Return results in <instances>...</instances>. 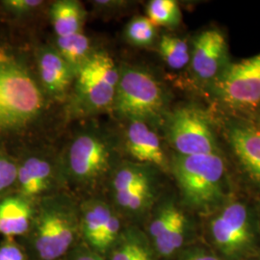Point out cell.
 <instances>
[{"instance_id": "obj_19", "label": "cell", "mask_w": 260, "mask_h": 260, "mask_svg": "<svg viewBox=\"0 0 260 260\" xmlns=\"http://www.w3.org/2000/svg\"><path fill=\"white\" fill-rule=\"evenodd\" d=\"M230 141L243 167L254 180L260 182V130L237 125L231 130Z\"/></svg>"}, {"instance_id": "obj_9", "label": "cell", "mask_w": 260, "mask_h": 260, "mask_svg": "<svg viewBox=\"0 0 260 260\" xmlns=\"http://www.w3.org/2000/svg\"><path fill=\"white\" fill-rule=\"evenodd\" d=\"M81 242L105 256L127 224L103 193L79 198Z\"/></svg>"}, {"instance_id": "obj_10", "label": "cell", "mask_w": 260, "mask_h": 260, "mask_svg": "<svg viewBox=\"0 0 260 260\" xmlns=\"http://www.w3.org/2000/svg\"><path fill=\"white\" fill-rule=\"evenodd\" d=\"M165 130L169 143L180 155L217 153L213 130L205 112L183 105L167 113Z\"/></svg>"}, {"instance_id": "obj_12", "label": "cell", "mask_w": 260, "mask_h": 260, "mask_svg": "<svg viewBox=\"0 0 260 260\" xmlns=\"http://www.w3.org/2000/svg\"><path fill=\"white\" fill-rule=\"evenodd\" d=\"M159 258H170L182 249L188 233V219L172 201L154 210L145 231Z\"/></svg>"}, {"instance_id": "obj_1", "label": "cell", "mask_w": 260, "mask_h": 260, "mask_svg": "<svg viewBox=\"0 0 260 260\" xmlns=\"http://www.w3.org/2000/svg\"><path fill=\"white\" fill-rule=\"evenodd\" d=\"M48 99L19 57L0 48V147L22 139L42 120Z\"/></svg>"}, {"instance_id": "obj_17", "label": "cell", "mask_w": 260, "mask_h": 260, "mask_svg": "<svg viewBox=\"0 0 260 260\" xmlns=\"http://www.w3.org/2000/svg\"><path fill=\"white\" fill-rule=\"evenodd\" d=\"M37 203L14 191L0 198V236L23 238L33 223Z\"/></svg>"}, {"instance_id": "obj_30", "label": "cell", "mask_w": 260, "mask_h": 260, "mask_svg": "<svg viewBox=\"0 0 260 260\" xmlns=\"http://www.w3.org/2000/svg\"><path fill=\"white\" fill-rule=\"evenodd\" d=\"M180 260H219L215 255L206 254L202 251H193L187 252L180 256Z\"/></svg>"}, {"instance_id": "obj_20", "label": "cell", "mask_w": 260, "mask_h": 260, "mask_svg": "<svg viewBox=\"0 0 260 260\" xmlns=\"http://www.w3.org/2000/svg\"><path fill=\"white\" fill-rule=\"evenodd\" d=\"M87 13L77 0H57L49 8V19L56 38L83 32Z\"/></svg>"}, {"instance_id": "obj_11", "label": "cell", "mask_w": 260, "mask_h": 260, "mask_svg": "<svg viewBox=\"0 0 260 260\" xmlns=\"http://www.w3.org/2000/svg\"><path fill=\"white\" fill-rule=\"evenodd\" d=\"M215 90L230 107L251 110L260 104V53L229 64L215 80Z\"/></svg>"}, {"instance_id": "obj_7", "label": "cell", "mask_w": 260, "mask_h": 260, "mask_svg": "<svg viewBox=\"0 0 260 260\" xmlns=\"http://www.w3.org/2000/svg\"><path fill=\"white\" fill-rule=\"evenodd\" d=\"M224 163L218 153L180 155L170 160V172L175 177L186 205L205 210L222 198Z\"/></svg>"}, {"instance_id": "obj_6", "label": "cell", "mask_w": 260, "mask_h": 260, "mask_svg": "<svg viewBox=\"0 0 260 260\" xmlns=\"http://www.w3.org/2000/svg\"><path fill=\"white\" fill-rule=\"evenodd\" d=\"M119 69L112 111L124 121H145L151 125L164 120L167 95L155 76L137 66L122 64Z\"/></svg>"}, {"instance_id": "obj_21", "label": "cell", "mask_w": 260, "mask_h": 260, "mask_svg": "<svg viewBox=\"0 0 260 260\" xmlns=\"http://www.w3.org/2000/svg\"><path fill=\"white\" fill-rule=\"evenodd\" d=\"M54 47L75 70V74L95 51L90 38L84 31L67 37L56 38Z\"/></svg>"}, {"instance_id": "obj_18", "label": "cell", "mask_w": 260, "mask_h": 260, "mask_svg": "<svg viewBox=\"0 0 260 260\" xmlns=\"http://www.w3.org/2000/svg\"><path fill=\"white\" fill-rule=\"evenodd\" d=\"M106 260H157L145 231L135 224H127L120 238L105 254Z\"/></svg>"}, {"instance_id": "obj_3", "label": "cell", "mask_w": 260, "mask_h": 260, "mask_svg": "<svg viewBox=\"0 0 260 260\" xmlns=\"http://www.w3.org/2000/svg\"><path fill=\"white\" fill-rule=\"evenodd\" d=\"M19 243L29 260H63L81 243L79 198L67 191L37 202L29 233Z\"/></svg>"}, {"instance_id": "obj_23", "label": "cell", "mask_w": 260, "mask_h": 260, "mask_svg": "<svg viewBox=\"0 0 260 260\" xmlns=\"http://www.w3.org/2000/svg\"><path fill=\"white\" fill-rule=\"evenodd\" d=\"M42 0H2L0 19L4 22L19 24L33 18L44 5Z\"/></svg>"}, {"instance_id": "obj_15", "label": "cell", "mask_w": 260, "mask_h": 260, "mask_svg": "<svg viewBox=\"0 0 260 260\" xmlns=\"http://www.w3.org/2000/svg\"><path fill=\"white\" fill-rule=\"evenodd\" d=\"M191 68L197 78L215 81L228 64V43L218 29H207L200 33L193 44Z\"/></svg>"}, {"instance_id": "obj_8", "label": "cell", "mask_w": 260, "mask_h": 260, "mask_svg": "<svg viewBox=\"0 0 260 260\" xmlns=\"http://www.w3.org/2000/svg\"><path fill=\"white\" fill-rule=\"evenodd\" d=\"M17 158L16 192L39 202L69 191L61 153L42 149H25Z\"/></svg>"}, {"instance_id": "obj_14", "label": "cell", "mask_w": 260, "mask_h": 260, "mask_svg": "<svg viewBox=\"0 0 260 260\" xmlns=\"http://www.w3.org/2000/svg\"><path fill=\"white\" fill-rule=\"evenodd\" d=\"M37 79L48 100L67 103L75 81V70L54 46L39 47L36 53Z\"/></svg>"}, {"instance_id": "obj_13", "label": "cell", "mask_w": 260, "mask_h": 260, "mask_svg": "<svg viewBox=\"0 0 260 260\" xmlns=\"http://www.w3.org/2000/svg\"><path fill=\"white\" fill-rule=\"evenodd\" d=\"M121 153L128 160L155 168L163 172L170 171V160L162 147L161 140L151 125L141 121H126L119 135Z\"/></svg>"}, {"instance_id": "obj_22", "label": "cell", "mask_w": 260, "mask_h": 260, "mask_svg": "<svg viewBox=\"0 0 260 260\" xmlns=\"http://www.w3.org/2000/svg\"><path fill=\"white\" fill-rule=\"evenodd\" d=\"M158 50L164 62L173 70H181L190 63L189 47L180 38L172 35L162 36L159 41Z\"/></svg>"}, {"instance_id": "obj_28", "label": "cell", "mask_w": 260, "mask_h": 260, "mask_svg": "<svg viewBox=\"0 0 260 260\" xmlns=\"http://www.w3.org/2000/svg\"><path fill=\"white\" fill-rule=\"evenodd\" d=\"M93 11L103 15L119 13L127 7L128 2L122 0H96L93 1Z\"/></svg>"}, {"instance_id": "obj_27", "label": "cell", "mask_w": 260, "mask_h": 260, "mask_svg": "<svg viewBox=\"0 0 260 260\" xmlns=\"http://www.w3.org/2000/svg\"><path fill=\"white\" fill-rule=\"evenodd\" d=\"M0 260H29L23 246L15 238H2L0 241Z\"/></svg>"}, {"instance_id": "obj_26", "label": "cell", "mask_w": 260, "mask_h": 260, "mask_svg": "<svg viewBox=\"0 0 260 260\" xmlns=\"http://www.w3.org/2000/svg\"><path fill=\"white\" fill-rule=\"evenodd\" d=\"M17 158L9 149L0 147V198L16 190Z\"/></svg>"}, {"instance_id": "obj_16", "label": "cell", "mask_w": 260, "mask_h": 260, "mask_svg": "<svg viewBox=\"0 0 260 260\" xmlns=\"http://www.w3.org/2000/svg\"><path fill=\"white\" fill-rule=\"evenodd\" d=\"M211 233L216 245L226 253L243 251L251 242L248 211L242 204L226 206L211 223Z\"/></svg>"}, {"instance_id": "obj_2", "label": "cell", "mask_w": 260, "mask_h": 260, "mask_svg": "<svg viewBox=\"0 0 260 260\" xmlns=\"http://www.w3.org/2000/svg\"><path fill=\"white\" fill-rule=\"evenodd\" d=\"M121 159L119 135L93 124L77 131L61 153L69 191L78 198L103 193Z\"/></svg>"}, {"instance_id": "obj_5", "label": "cell", "mask_w": 260, "mask_h": 260, "mask_svg": "<svg viewBox=\"0 0 260 260\" xmlns=\"http://www.w3.org/2000/svg\"><path fill=\"white\" fill-rule=\"evenodd\" d=\"M155 170L157 169L122 158L107 180L103 194L126 223L139 225L140 220L155 205Z\"/></svg>"}, {"instance_id": "obj_25", "label": "cell", "mask_w": 260, "mask_h": 260, "mask_svg": "<svg viewBox=\"0 0 260 260\" xmlns=\"http://www.w3.org/2000/svg\"><path fill=\"white\" fill-rule=\"evenodd\" d=\"M123 36L134 47H149L156 39V26L147 17L137 16L126 24Z\"/></svg>"}, {"instance_id": "obj_29", "label": "cell", "mask_w": 260, "mask_h": 260, "mask_svg": "<svg viewBox=\"0 0 260 260\" xmlns=\"http://www.w3.org/2000/svg\"><path fill=\"white\" fill-rule=\"evenodd\" d=\"M63 260H106L105 257L91 250L81 242Z\"/></svg>"}, {"instance_id": "obj_24", "label": "cell", "mask_w": 260, "mask_h": 260, "mask_svg": "<svg viewBox=\"0 0 260 260\" xmlns=\"http://www.w3.org/2000/svg\"><path fill=\"white\" fill-rule=\"evenodd\" d=\"M147 18L155 26L176 27L181 21V11L175 0H151L147 6Z\"/></svg>"}, {"instance_id": "obj_4", "label": "cell", "mask_w": 260, "mask_h": 260, "mask_svg": "<svg viewBox=\"0 0 260 260\" xmlns=\"http://www.w3.org/2000/svg\"><path fill=\"white\" fill-rule=\"evenodd\" d=\"M119 76V66L109 53L95 50L75 74L68 100L71 117L92 118L112 110Z\"/></svg>"}]
</instances>
